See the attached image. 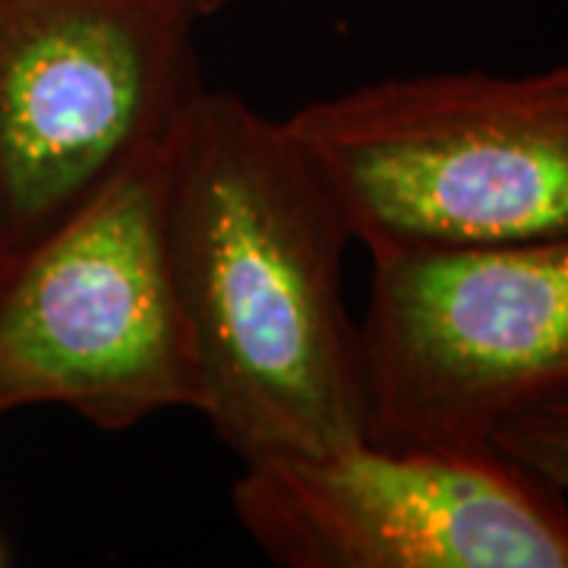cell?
Returning <instances> with one entry per match:
<instances>
[{
  "instance_id": "cell-7",
  "label": "cell",
  "mask_w": 568,
  "mask_h": 568,
  "mask_svg": "<svg viewBox=\"0 0 568 568\" xmlns=\"http://www.w3.org/2000/svg\"><path fill=\"white\" fill-rule=\"evenodd\" d=\"M489 446L540 477L568 503V398L506 420L493 433Z\"/></svg>"
},
{
  "instance_id": "cell-4",
  "label": "cell",
  "mask_w": 568,
  "mask_h": 568,
  "mask_svg": "<svg viewBox=\"0 0 568 568\" xmlns=\"http://www.w3.org/2000/svg\"><path fill=\"white\" fill-rule=\"evenodd\" d=\"M357 325L366 439L489 448L568 398V234L373 253Z\"/></svg>"
},
{
  "instance_id": "cell-9",
  "label": "cell",
  "mask_w": 568,
  "mask_h": 568,
  "mask_svg": "<svg viewBox=\"0 0 568 568\" xmlns=\"http://www.w3.org/2000/svg\"><path fill=\"white\" fill-rule=\"evenodd\" d=\"M0 566H3V552H0Z\"/></svg>"
},
{
  "instance_id": "cell-6",
  "label": "cell",
  "mask_w": 568,
  "mask_h": 568,
  "mask_svg": "<svg viewBox=\"0 0 568 568\" xmlns=\"http://www.w3.org/2000/svg\"><path fill=\"white\" fill-rule=\"evenodd\" d=\"M231 503L284 568H568V503L493 446L253 462Z\"/></svg>"
},
{
  "instance_id": "cell-3",
  "label": "cell",
  "mask_w": 568,
  "mask_h": 568,
  "mask_svg": "<svg viewBox=\"0 0 568 568\" xmlns=\"http://www.w3.org/2000/svg\"><path fill=\"white\" fill-rule=\"evenodd\" d=\"M171 140L0 256V417L58 405L121 433L162 410H200L164 231Z\"/></svg>"
},
{
  "instance_id": "cell-1",
  "label": "cell",
  "mask_w": 568,
  "mask_h": 568,
  "mask_svg": "<svg viewBox=\"0 0 568 568\" xmlns=\"http://www.w3.org/2000/svg\"><path fill=\"white\" fill-rule=\"evenodd\" d=\"M164 231L200 414L224 446L253 465L364 443L354 241L284 121L203 89L171 140Z\"/></svg>"
},
{
  "instance_id": "cell-5",
  "label": "cell",
  "mask_w": 568,
  "mask_h": 568,
  "mask_svg": "<svg viewBox=\"0 0 568 568\" xmlns=\"http://www.w3.org/2000/svg\"><path fill=\"white\" fill-rule=\"evenodd\" d=\"M181 0H0V256L174 133L203 92Z\"/></svg>"
},
{
  "instance_id": "cell-8",
  "label": "cell",
  "mask_w": 568,
  "mask_h": 568,
  "mask_svg": "<svg viewBox=\"0 0 568 568\" xmlns=\"http://www.w3.org/2000/svg\"><path fill=\"white\" fill-rule=\"evenodd\" d=\"M183 7L196 17V20H203V17H209V13H219L222 7H227V3H234V0H181Z\"/></svg>"
},
{
  "instance_id": "cell-2",
  "label": "cell",
  "mask_w": 568,
  "mask_h": 568,
  "mask_svg": "<svg viewBox=\"0 0 568 568\" xmlns=\"http://www.w3.org/2000/svg\"><path fill=\"white\" fill-rule=\"evenodd\" d=\"M284 126L369 256L568 234V63L366 82Z\"/></svg>"
}]
</instances>
